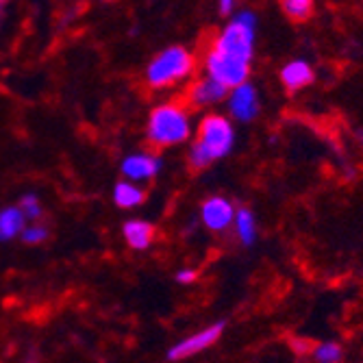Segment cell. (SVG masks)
Returning <instances> with one entry per match:
<instances>
[{
    "label": "cell",
    "mask_w": 363,
    "mask_h": 363,
    "mask_svg": "<svg viewBox=\"0 0 363 363\" xmlns=\"http://www.w3.org/2000/svg\"><path fill=\"white\" fill-rule=\"evenodd\" d=\"M311 357L315 363H342L344 359V348L342 344L328 340V342H320L313 346L311 350Z\"/></svg>",
    "instance_id": "15"
},
{
    "label": "cell",
    "mask_w": 363,
    "mask_h": 363,
    "mask_svg": "<svg viewBox=\"0 0 363 363\" xmlns=\"http://www.w3.org/2000/svg\"><path fill=\"white\" fill-rule=\"evenodd\" d=\"M122 235L133 250H146L155 240V226L146 220H128L122 226Z\"/></svg>",
    "instance_id": "11"
},
{
    "label": "cell",
    "mask_w": 363,
    "mask_h": 363,
    "mask_svg": "<svg viewBox=\"0 0 363 363\" xmlns=\"http://www.w3.org/2000/svg\"><path fill=\"white\" fill-rule=\"evenodd\" d=\"M313 342H309V340H291V348L296 350V352H301V354H311V350H313Z\"/></svg>",
    "instance_id": "19"
},
{
    "label": "cell",
    "mask_w": 363,
    "mask_h": 363,
    "mask_svg": "<svg viewBox=\"0 0 363 363\" xmlns=\"http://www.w3.org/2000/svg\"><path fill=\"white\" fill-rule=\"evenodd\" d=\"M228 96V89L222 87L218 81L209 79L207 74L203 79H198L189 91H187V98H189V103L194 107H209V105H216L220 101H224V98Z\"/></svg>",
    "instance_id": "10"
},
{
    "label": "cell",
    "mask_w": 363,
    "mask_h": 363,
    "mask_svg": "<svg viewBox=\"0 0 363 363\" xmlns=\"http://www.w3.org/2000/svg\"><path fill=\"white\" fill-rule=\"evenodd\" d=\"M218 11L222 13V16H233L235 13V3H233V0H220V3H218Z\"/></svg>",
    "instance_id": "21"
},
{
    "label": "cell",
    "mask_w": 363,
    "mask_h": 363,
    "mask_svg": "<svg viewBox=\"0 0 363 363\" xmlns=\"http://www.w3.org/2000/svg\"><path fill=\"white\" fill-rule=\"evenodd\" d=\"M279 77L287 91H301L313 83L315 72H313V65L307 59H291L281 68Z\"/></svg>",
    "instance_id": "9"
},
{
    "label": "cell",
    "mask_w": 363,
    "mask_h": 363,
    "mask_svg": "<svg viewBox=\"0 0 363 363\" xmlns=\"http://www.w3.org/2000/svg\"><path fill=\"white\" fill-rule=\"evenodd\" d=\"M228 113L240 122H252L259 111H261V101H259V91L252 83H244L235 89L228 91Z\"/></svg>",
    "instance_id": "7"
},
{
    "label": "cell",
    "mask_w": 363,
    "mask_h": 363,
    "mask_svg": "<svg viewBox=\"0 0 363 363\" xmlns=\"http://www.w3.org/2000/svg\"><path fill=\"white\" fill-rule=\"evenodd\" d=\"M235 146L233 122L220 113H209L198 126V138L189 148L187 163L191 170H205L213 161L230 155Z\"/></svg>",
    "instance_id": "2"
},
{
    "label": "cell",
    "mask_w": 363,
    "mask_h": 363,
    "mask_svg": "<svg viewBox=\"0 0 363 363\" xmlns=\"http://www.w3.org/2000/svg\"><path fill=\"white\" fill-rule=\"evenodd\" d=\"M283 13L294 20V22H305L313 13V3L311 0H283L281 3Z\"/></svg>",
    "instance_id": "16"
},
{
    "label": "cell",
    "mask_w": 363,
    "mask_h": 363,
    "mask_svg": "<svg viewBox=\"0 0 363 363\" xmlns=\"http://www.w3.org/2000/svg\"><path fill=\"white\" fill-rule=\"evenodd\" d=\"M18 209L22 211L24 220H40L42 216V205H40V198L38 194H24L20 198V203H18Z\"/></svg>",
    "instance_id": "17"
},
{
    "label": "cell",
    "mask_w": 363,
    "mask_h": 363,
    "mask_svg": "<svg viewBox=\"0 0 363 363\" xmlns=\"http://www.w3.org/2000/svg\"><path fill=\"white\" fill-rule=\"evenodd\" d=\"M235 207L233 203L224 196H209L207 201L201 205V220L203 224L213 230V233H222L228 226H233L235 220Z\"/></svg>",
    "instance_id": "8"
},
{
    "label": "cell",
    "mask_w": 363,
    "mask_h": 363,
    "mask_svg": "<svg viewBox=\"0 0 363 363\" xmlns=\"http://www.w3.org/2000/svg\"><path fill=\"white\" fill-rule=\"evenodd\" d=\"M191 135L189 111L179 103H163L148 116L146 140L157 148L179 146Z\"/></svg>",
    "instance_id": "3"
},
{
    "label": "cell",
    "mask_w": 363,
    "mask_h": 363,
    "mask_svg": "<svg viewBox=\"0 0 363 363\" xmlns=\"http://www.w3.org/2000/svg\"><path fill=\"white\" fill-rule=\"evenodd\" d=\"M196 59L185 46H168L150 59L146 65V83L152 89L170 87L179 81H185L194 72Z\"/></svg>",
    "instance_id": "4"
},
{
    "label": "cell",
    "mask_w": 363,
    "mask_h": 363,
    "mask_svg": "<svg viewBox=\"0 0 363 363\" xmlns=\"http://www.w3.org/2000/svg\"><path fill=\"white\" fill-rule=\"evenodd\" d=\"M354 138H357V142L363 146V126H359V128L354 130Z\"/></svg>",
    "instance_id": "22"
},
{
    "label": "cell",
    "mask_w": 363,
    "mask_h": 363,
    "mask_svg": "<svg viewBox=\"0 0 363 363\" xmlns=\"http://www.w3.org/2000/svg\"><path fill=\"white\" fill-rule=\"evenodd\" d=\"M24 226H26V220L18 207L0 209V242H9L18 238Z\"/></svg>",
    "instance_id": "13"
},
{
    "label": "cell",
    "mask_w": 363,
    "mask_h": 363,
    "mask_svg": "<svg viewBox=\"0 0 363 363\" xmlns=\"http://www.w3.org/2000/svg\"><path fill=\"white\" fill-rule=\"evenodd\" d=\"M233 228H235V233L244 246H248V248L255 246V242H257V218L250 209L242 207L235 211Z\"/></svg>",
    "instance_id": "14"
},
{
    "label": "cell",
    "mask_w": 363,
    "mask_h": 363,
    "mask_svg": "<svg viewBox=\"0 0 363 363\" xmlns=\"http://www.w3.org/2000/svg\"><path fill=\"white\" fill-rule=\"evenodd\" d=\"M163 168V161L157 155L150 152H133L122 159L120 163V172L124 177V181L130 183H144V181H152Z\"/></svg>",
    "instance_id": "6"
},
{
    "label": "cell",
    "mask_w": 363,
    "mask_h": 363,
    "mask_svg": "<svg viewBox=\"0 0 363 363\" xmlns=\"http://www.w3.org/2000/svg\"><path fill=\"white\" fill-rule=\"evenodd\" d=\"M257 26L259 20L255 11H235L218 33L211 50L205 57L207 77L218 81L228 91L248 83L257 44Z\"/></svg>",
    "instance_id": "1"
},
{
    "label": "cell",
    "mask_w": 363,
    "mask_h": 363,
    "mask_svg": "<svg viewBox=\"0 0 363 363\" xmlns=\"http://www.w3.org/2000/svg\"><path fill=\"white\" fill-rule=\"evenodd\" d=\"M222 331H224V322H216V324L203 328V331H198V333H194V335H189V337H185V340H181V342H177V344L168 350V359H170V361H181V359L194 357V354H198V352H203V350L211 348V346L220 340Z\"/></svg>",
    "instance_id": "5"
},
{
    "label": "cell",
    "mask_w": 363,
    "mask_h": 363,
    "mask_svg": "<svg viewBox=\"0 0 363 363\" xmlns=\"http://www.w3.org/2000/svg\"><path fill=\"white\" fill-rule=\"evenodd\" d=\"M196 270H191V268H183V270H179L177 272V283H181V285H189V283H194L196 281Z\"/></svg>",
    "instance_id": "20"
},
{
    "label": "cell",
    "mask_w": 363,
    "mask_h": 363,
    "mask_svg": "<svg viewBox=\"0 0 363 363\" xmlns=\"http://www.w3.org/2000/svg\"><path fill=\"white\" fill-rule=\"evenodd\" d=\"M22 242L24 244H42V242H46L48 240V228L44 226V224H40V222H33V224H26L24 228H22Z\"/></svg>",
    "instance_id": "18"
},
{
    "label": "cell",
    "mask_w": 363,
    "mask_h": 363,
    "mask_svg": "<svg viewBox=\"0 0 363 363\" xmlns=\"http://www.w3.org/2000/svg\"><path fill=\"white\" fill-rule=\"evenodd\" d=\"M146 198V191L138 185V183H130V181H118L113 187V203L120 209H133L140 207Z\"/></svg>",
    "instance_id": "12"
}]
</instances>
